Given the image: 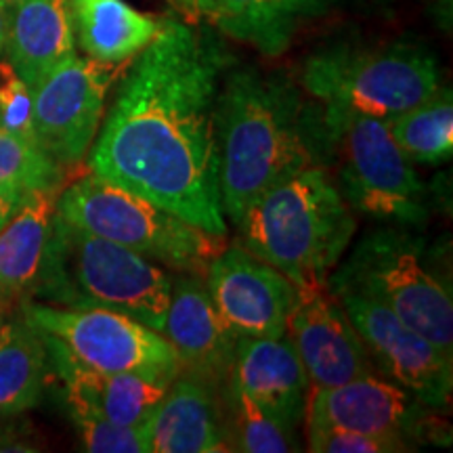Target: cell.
<instances>
[{
    "label": "cell",
    "instance_id": "1",
    "mask_svg": "<svg viewBox=\"0 0 453 453\" xmlns=\"http://www.w3.org/2000/svg\"><path fill=\"white\" fill-rule=\"evenodd\" d=\"M128 64L88 170L225 240L217 97L229 53L214 34L164 17L154 41Z\"/></svg>",
    "mask_w": 453,
    "mask_h": 453
},
{
    "label": "cell",
    "instance_id": "2",
    "mask_svg": "<svg viewBox=\"0 0 453 453\" xmlns=\"http://www.w3.org/2000/svg\"><path fill=\"white\" fill-rule=\"evenodd\" d=\"M219 185L225 217L309 166L327 162L324 110L281 72L226 70L217 97Z\"/></svg>",
    "mask_w": 453,
    "mask_h": 453
},
{
    "label": "cell",
    "instance_id": "3",
    "mask_svg": "<svg viewBox=\"0 0 453 453\" xmlns=\"http://www.w3.org/2000/svg\"><path fill=\"white\" fill-rule=\"evenodd\" d=\"M235 225L248 252L304 290L326 288L357 234V214L330 173L309 166L257 197Z\"/></svg>",
    "mask_w": 453,
    "mask_h": 453
},
{
    "label": "cell",
    "instance_id": "4",
    "mask_svg": "<svg viewBox=\"0 0 453 453\" xmlns=\"http://www.w3.org/2000/svg\"><path fill=\"white\" fill-rule=\"evenodd\" d=\"M173 273L55 212L47 257L32 300L73 309H107L160 332Z\"/></svg>",
    "mask_w": 453,
    "mask_h": 453
},
{
    "label": "cell",
    "instance_id": "5",
    "mask_svg": "<svg viewBox=\"0 0 453 453\" xmlns=\"http://www.w3.org/2000/svg\"><path fill=\"white\" fill-rule=\"evenodd\" d=\"M332 296L355 294L453 355L451 280L430 243L411 226L382 225L361 237L327 275Z\"/></svg>",
    "mask_w": 453,
    "mask_h": 453
},
{
    "label": "cell",
    "instance_id": "6",
    "mask_svg": "<svg viewBox=\"0 0 453 453\" xmlns=\"http://www.w3.org/2000/svg\"><path fill=\"white\" fill-rule=\"evenodd\" d=\"M326 170L355 214L380 225L422 229L430 220V189L395 143L384 118L324 107Z\"/></svg>",
    "mask_w": 453,
    "mask_h": 453
},
{
    "label": "cell",
    "instance_id": "7",
    "mask_svg": "<svg viewBox=\"0 0 453 453\" xmlns=\"http://www.w3.org/2000/svg\"><path fill=\"white\" fill-rule=\"evenodd\" d=\"M304 93L332 110L388 118L443 87L437 57L413 42H338L304 61Z\"/></svg>",
    "mask_w": 453,
    "mask_h": 453
},
{
    "label": "cell",
    "instance_id": "8",
    "mask_svg": "<svg viewBox=\"0 0 453 453\" xmlns=\"http://www.w3.org/2000/svg\"><path fill=\"white\" fill-rule=\"evenodd\" d=\"M57 214L87 234L105 237L154 260L170 273L203 277L225 243L93 173L64 185L57 197Z\"/></svg>",
    "mask_w": 453,
    "mask_h": 453
},
{
    "label": "cell",
    "instance_id": "9",
    "mask_svg": "<svg viewBox=\"0 0 453 453\" xmlns=\"http://www.w3.org/2000/svg\"><path fill=\"white\" fill-rule=\"evenodd\" d=\"M17 311L87 370L137 373L168 384L179 376L177 357L168 340L116 311L59 307L41 300H26Z\"/></svg>",
    "mask_w": 453,
    "mask_h": 453
},
{
    "label": "cell",
    "instance_id": "10",
    "mask_svg": "<svg viewBox=\"0 0 453 453\" xmlns=\"http://www.w3.org/2000/svg\"><path fill=\"white\" fill-rule=\"evenodd\" d=\"M437 413L407 388L370 373L340 387L311 388L304 416L309 428H347L416 447L449 441V426Z\"/></svg>",
    "mask_w": 453,
    "mask_h": 453
},
{
    "label": "cell",
    "instance_id": "11",
    "mask_svg": "<svg viewBox=\"0 0 453 453\" xmlns=\"http://www.w3.org/2000/svg\"><path fill=\"white\" fill-rule=\"evenodd\" d=\"M111 81L113 67L76 53L32 88L38 145L67 173L87 162Z\"/></svg>",
    "mask_w": 453,
    "mask_h": 453
},
{
    "label": "cell",
    "instance_id": "12",
    "mask_svg": "<svg viewBox=\"0 0 453 453\" xmlns=\"http://www.w3.org/2000/svg\"><path fill=\"white\" fill-rule=\"evenodd\" d=\"M347 311L380 376L416 395L439 413L449 411L453 393V355L422 336L387 307L370 298L334 296Z\"/></svg>",
    "mask_w": 453,
    "mask_h": 453
},
{
    "label": "cell",
    "instance_id": "13",
    "mask_svg": "<svg viewBox=\"0 0 453 453\" xmlns=\"http://www.w3.org/2000/svg\"><path fill=\"white\" fill-rule=\"evenodd\" d=\"M203 280L219 315L237 338L286 334L298 288L243 246H223Z\"/></svg>",
    "mask_w": 453,
    "mask_h": 453
},
{
    "label": "cell",
    "instance_id": "14",
    "mask_svg": "<svg viewBox=\"0 0 453 453\" xmlns=\"http://www.w3.org/2000/svg\"><path fill=\"white\" fill-rule=\"evenodd\" d=\"M162 336L177 357L179 376L203 384L223 399L234 372L237 336L219 315L202 275L173 273Z\"/></svg>",
    "mask_w": 453,
    "mask_h": 453
},
{
    "label": "cell",
    "instance_id": "15",
    "mask_svg": "<svg viewBox=\"0 0 453 453\" xmlns=\"http://www.w3.org/2000/svg\"><path fill=\"white\" fill-rule=\"evenodd\" d=\"M286 334L307 372L311 388L340 387L378 373L347 311L327 288L298 290Z\"/></svg>",
    "mask_w": 453,
    "mask_h": 453
},
{
    "label": "cell",
    "instance_id": "16",
    "mask_svg": "<svg viewBox=\"0 0 453 453\" xmlns=\"http://www.w3.org/2000/svg\"><path fill=\"white\" fill-rule=\"evenodd\" d=\"M229 388L298 426L307 411L311 384L290 336L283 334L277 338H237Z\"/></svg>",
    "mask_w": 453,
    "mask_h": 453
},
{
    "label": "cell",
    "instance_id": "17",
    "mask_svg": "<svg viewBox=\"0 0 453 453\" xmlns=\"http://www.w3.org/2000/svg\"><path fill=\"white\" fill-rule=\"evenodd\" d=\"M44 338V336H42ZM49 364L64 384L65 403L88 407L118 426H145L166 393L168 382L137 373H104L78 365L55 342L44 338Z\"/></svg>",
    "mask_w": 453,
    "mask_h": 453
},
{
    "label": "cell",
    "instance_id": "18",
    "mask_svg": "<svg viewBox=\"0 0 453 453\" xmlns=\"http://www.w3.org/2000/svg\"><path fill=\"white\" fill-rule=\"evenodd\" d=\"M4 61L27 87L76 55L67 0H19L7 7Z\"/></svg>",
    "mask_w": 453,
    "mask_h": 453
},
{
    "label": "cell",
    "instance_id": "19",
    "mask_svg": "<svg viewBox=\"0 0 453 453\" xmlns=\"http://www.w3.org/2000/svg\"><path fill=\"white\" fill-rule=\"evenodd\" d=\"M151 453L229 451L223 399L203 384L177 376L150 420Z\"/></svg>",
    "mask_w": 453,
    "mask_h": 453
},
{
    "label": "cell",
    "instance_id": "20",
    "mask_svg": "<svg viewBox=\"0 0 453 453\" xmlns=\"http://www.w3.org/2000/svg\"><path fill=\"white\" fill-rule=\"evenodd\" d=\"M59 191L26 194L0 229V309L4 313L32 300L53 231Z\"/></svg>",
    "mask_w": 453,
    "mask_h": 453
},
{
    "label": "cell",
    "instance_id": "21",
    "mask_svg": "<svg viewBox=\"0 0 453 453\" xmlns=\"http://www.w3.org/2000/svg\"><path fill=\"white\" fill-rule=\"evenodd\" d=\"M334 0H203L202 17L225 36L277 57L290 47L307 21L330 9Z\"/></svg>",
    "mask_w": 453,
    "mask_h": 453
},
{
    "label": "cell",
    "instance_id": "22",
    "mask_svg": "<svg viewBox=\"0 0 453 453\" xmlns=\"http://www.w3.org/2000/svg\"><path fill=\"white\" fill-rule=\"evenodd\" d=\"M76 42L88 59L116 67L134 59L160 32L164 17L127 0H67Z\"/></svg>",
    "mask_w": 453,
    "mask_h": 453
},
{
    "label": "cell",
    "instance_id": "23",
    "mask_svg": "<svg viewBox=\"0 0 453 453\" xmlns=\"http://www.w3.org/2000/svg\"><path fill=\"white\" fill-rule=\"evenodd\" d=\"M47 378V342L19 311L0 327V420H13L41 403Z\"/></svg>",
    "mask_w": 453,
    "mask_h": 453
},
{
    "label": "cell",
    "instance_id": "24",
    "mask_svg": "<svg viewBox=\"0 0 453 453\" xmlns=\"http://www.w3.org/2000/svg\"><path fill=\"white\" fill-rule=\"evenodd\" d=\"M388 130L407 160L422 166H439L453 154V95L441 87L422 104L388 118Z\"/></svg>",
    "mask_w": 453,
    "mask_h": 453
},
{
    "label": "cell",
    "instance_id": "25",
    "mask_svg": "<svg viewBox=\"0 0 453 453\" xmlns=\"http://www.w3.org/2000/svg\"><path fill=\"white\" fill-rule=\"evenodd\" d=\"M226 445L229 451L243 453H290L300 451L296 426L281 420L267 407L240 390L226 388L223 396Z\"/></svg>",
    "mask_w": 453,
    "mask_h": 453
},
{
    "label": "cell",
    "instance_id": "26",
    "mask_svg": "<svg viewBox=\"0 0 453 453\" xmlns=\"http://www.w3.org/2000/svg\"><path fill=\"white\" fill-rule=\"evenodd\" d=\"M67 170L61 168L41 145L30 143L0 128V185L21 194L61 191Z\"/></svg>",
    "mask_w": 453,
    "mask_h": 453
},
{
    "label": "cell",
    "instance_id": "27",
    "mask_svg": "<svg viewBox=\"0 0 453 453\" xmlns=\"http://www.w3.org/2000/svg\"><path fill=\"white\" fill-rule=\"evenodd\" d=\"M84 451L90 453H151L150 422L145 426H118L88 407L65 403Z\"/></svg>",
    "mask_w": 453,
    "mask_h": 453
},
{
    "label": "cell",
    "instance_id": "28",
    "mask_svg": "<svg viewBox=\"0 0 453 453\" xmlns=\"http://www.w3.org/2000/svg\"><path fill=\"white\" fill-rule=\"evenodd\" d=\"M0 128L38 145L36 133H34L32 87H27L11 70L7 61L0 64Z\"/></svg>",
    "mask_w": 453,
    "mask_h": 453
},
{
    "label": "cell",
    "instance_id": "29",
    "mask_svg": "<svg viewBox=\"0 0 453 453\" xmlns=\"http://www.w3.org/2000/svg\"><path fill=\"white\" fill-rule=\"evenodd\" d=\"M309 449L313 453H401L413 447L403 441L357 433L347 428H309Z\"/></svg>",
    "mask_w": 453,
    "mask_h": 453
},
{
    "label": "cell",
    "instance_id": "30",
    "mask_svg": "<svg viewBox=\"0 0 453 453\" xmlns=\"http://www.w3.org/2000/svg\"><path fill=\"white\" fill-rule=\"evenodd\" d=\"M42 447L30 437L27 430L9 424L0 426V451H41Z\"/></svg>",
    "mask_w": 453,
    "mask_h": 453
},
{
    "label": "cell",
    "instance_id": "31",
    "mask_svg": "<svg viewBox=\"0 0 453 453\" xmlns=\"http://www.w3.org/2000/svg\"><path fill=\"white\" fill-rule=\"evenodd\" d=\"M26 194H21L19 189H13V187L0 185V229L7 220L13 217V212L17 211L21 200H24Z\"/></svg>",
    "mask_w": 453,
    "mask_h": 453
},
{
    "label": "cell",
    "instance_id": "32",
    "mask_svg": "<svg viewBox=\"0 0 453 453\" xmlns=\"http://www.w3.org/2000/svg\"><path fill=\"white\" fill-rule=\"evenodd\" d=\"M173 4H177L180 11H185V13L189 15H196V17H202V7H203V0H170Z\"/></svg>",
    "mask_w": 453,
    "mask_h": 453
},
{
    "label": "cell",
    "instance_id": "33",
    "mask_svg": "<svg viewBox=\"0 0 453 453\" xmlns=\"http://www.w3.org/2000/svg\"><path fill=\"white\" fill-rule=\"evenodd\" d=\"M4 36H7V7L0 3V57H3L4 49Z\"/></svg>",
    "mask_w": 453,
    "mask_h": 453
},
{
    "label": "cell",
    "instance_id": "34",
    "mask_svg": "<svg viewBox=\"0 0 453 453\" xmlns=\"http://www.w3.org/2000/svg\"><path fill=\"white\" fill-rule=\"evenodd\" d=\"M0 3H3V4H4V7H11V4L19 3V0H0Z\"/></svg>",
    "mask_w": 453,
    "mask_h": 453
},
{
    "label": "cell",
    "instance_id": "35",
    "mask_svg": "<svg viewBox=\"0 0 453 453\" xmlns=\"http://www.w3.org/2000/svg\"><path fill=\"white\" fill-rule=\"evenodd\" d=\"M3 324H4V311L0 309V327H3Z\"/></svg>",
    "mask_w": 453,
    "mask_h": 453
}]
</instances>
